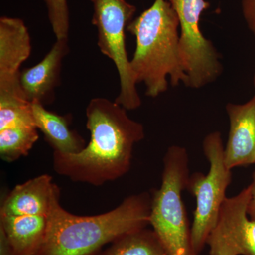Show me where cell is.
I'll return each instance as SVG.
<instances>
[{"label":"cell","mask_w":255,"mask_h":255,"mask_svg":"<svg viewBox=\"0 0 255 255\" xmlns=\"http://www.w3.org/2000/svg\"><path fill=\"white\" fill-rule=\"evenodd\" d=\"M90 140L77 154L53 151V169L74 182L100 187L130 170L135 144L145 136L143 125L114 101L95 97L86 108Z\"/></svg>","instance_id":"1"},{"label":"cell","mask_w":255,"mask_h":255,"mask_svg":"<svg viewBox=\"0 0 255 255\" xmlns=\"http://www.w3.org/2000/svg\"><path fill=\"white\" fill-rule=\"evenodd\" d=\"M60 189L54 184L44 241L36 255H99L102 248L124 235L150 225L152 195L128 196L105 214L81 216L60 204Z\"/></svg>","instance_id":"2"},{"label":"cell","mask_w":255,"mask_h":255,"mask_svg":"<svg viewBox=\"0 0 255 255\" xmlns=\"http://www.w3.org/2000/svg\"><path fill=\"white\" fill-rule=\"evenodd\" d=\"M179 22L167 0H155L148 9L134 18L127 31L136 39L130 67L136 83H143L146 95L155 97L172 86H187L188 77L179 57Z\"/></svg>","instance_id":"3"},{"label":"cell","mask_w":255,"mask_h":255,"mask_svg":"<svg viewBox=\"0 0 255 255\" xmlns=\"http://www.w3.org/2000/svg\"><path fill=\"white\" fill-rule=\"evenodd\" d=\"M189 176L187 149L170 146L164 156L161 186L151 194L150 216V225L168 255H199L182 196Z\"/></svg>","instance_id":"4"},{"label":"cell","mask_w":255,"mask_h":255,"mask_svg":"<svg viewBox=\"0 0 255 255\" xmlns=\"http://www.w3.org/2000/svg\"><path fill=\"white\" fill-rule=\"evenodd\" d=\"M203 150L209 161V173L195 172L189 176L187 189L196 198L194 221L191 226L193 246L198 255L206 245L226 200V190L232 182V172L224 162L221 133L211 132L203 141Z\"/></svg>","instance_id":"5"},{"label":"cell","mask_w":255,"mask_h":255,"mask_svg":"<svg viewBox=\"0 0 255 255\" xmlns=\"http://www.w3.org/2000/svg\"><path fill=\"white\" fill-rule=\"evenodd\" d=\"M93 6L92 23L97 30L101 53L115 65L120 80V92L115 102L126 110H137L142 100L137 92L126 48L127 26L136 7L126 0H90Z\"/></svg>","instance_id":"6"},{"label":"cell","mask_w":255,"mask_h":255,"mask_svg":"<svg viewBox=\"0 0 255 255\" xmlns=\"http://www.w3.org/2000/svg\"><path fill=\"white\" fill-rule=\"evenodd\" d=\"M179 22V52L188 77L187 87L199 89L216 81L223 72L221 56L199 26L201 14L209 9L206 0H168Z\"/></svg>","instance_id":"7"},{"label":"cell","mask_w":255,"mask_h":255,"mask_svg":"<svg viewBox=\"0 0 255 255\" xmlns=\"http://www.w3.org/2000/svg\"><path fill=\"white\" fill-rule=\"evenodd\" d=\"M250 194L226 198L207 238L210 255H255V221L248 219Z\"/></svg>","instance_id":"8"},{"label":"cell","mask_w":255,"mask_h":255,"mask_svg":"<svg viewBox=\"0 0 255 255\" xmlns=\"http://www.w3.org/2000/svg\"><path fill=\"white\" fill-rule=\"evenodd\" d=\"M69 52L68 39L56 40L41 61L21 71L20 85L30 103L46 106L54 102L55 90L61 80L63 60Z\"/></svg>","instance_id":"9"},{"label":"cell","mask_w":255,"mask_h":255,"mask_svg":"<svg viewBox=\"0 0 255 255\" xmlns=\"http://www.w3.org/2000/svg\"><path fill=\"white\" fill-rule=\"evenodd\" d=\"M226 110L230 129L225 164L231 170L255 164V95L242 105L228 103Z\"/></svg>","instance_id":"10"},{"label":"cell","mask_w":255,"mask_h":255,"mask_svg":"<svg viewBox=\"0 0 255 255\" xmlns=\"http://www.w3.org/2000/svg\"><path fill=\"white\" fill-rule=\"evenodd\" d=\"M31 36L21 18H0V90L19 86L22 64L30 57Z\"/></svg>","instance_id":"11"},{"label":"cell","mask_w":255,"mask_h":255,"mask_svg":"<svg viewBox=\"0 0 255 255\" xmlns=\"http://www.w3.org/2000/svg\"><path fill=\"white\" fill-rule=\"evenodd\" d=\"M54 182L49 174H42L18 184L3 199L0 215L47 216Z\"/></svg>","instance_id":"12"},{"label":"cell","mask_w":255,"mask_h":255,"mask_svg":"<svg viewBox=\"0 0 255 255\" xmlns=\"http://www.w3.org/2000/svg\"><path fill=\"white\" fill-rule=\"evenodd\" d=\"M35 125L44 135L53 150L65 154L81 152L87 143L76 130L70 128V115L61 116L47 110L45 106L32 103Z\"/></svg>","instance_id":"13"},{"label":"cell","mask_w":255,"mask_h":255,"mask_svg":"<svg viewBox=\"0 0 255 255\" xmlns=\"http://www.w3.org/2000/svg\"><path fill=\"white\" fill-rule=\"evenodd\" d=\"M0 227L15 255H36L46 236L47 216L0 215Z\"/></svg>","instance_id":"14"},{"label":"cell","mask_w":255,"mask_h":255,"mask_svg":"<svg viewBox=\"0 0 255 255\" xmlns=\"http://www.w3.org/2000/svg\"><path fill=\"white\" fill-rule=\"evenodd\" d=\"M99 255H168L153 230H137L116 240Z\"/></svg>","instance_id":"15"},{"label":"cell","mask_w":255,"mask_h":255,"mask_svg":"<svg viewBox=\"0 0 255 255\" xmlns=\"http://www.w3.org/2000/svg\"><path fill=\"white\" fill-rule=\"evenodd\" d=\"M39 138L35 126H16L0 130V157L12 162L28 155Z\"/></svg>","instance_id":"16"},{"label":"cell","mask_w":255,"mask_h":255,"mask_svg":"<svg viewBox=\"0 0 255 255\" xmlns=\"http://www.w3.org/2000/svg\"><path fill=\"white\" fill-rule=\"evenodd\" d=\"M16 126L36 127L31 103L22 90L0 92V130Z\"/></svg>","instance_id":"17"},{"label":"cell","mask_w":255,"mask_h":255,"mask_svg":"<svg viewBox=\"0 0 255 255\" xmlns=\"http://www.w3.org/2000/svg\"><path fill=\"white\" fill-rule=\"evenodd\" d=\"M46 3L48 17L56 40L68 39L70 12L68 0H43Z\"/></svg>","instance_id":"18"},{"label":"cell","mask_w":255,"mask_h":255,"mask_svg":"<svg viewBox=\"0 0 255 255\" xmlns=\"http://www.w3.org/2000/svg\"><path fill=\"white\" fill-rule=\"evenodd\" d=\"M242 11L248 28L255 36V0H242Z\"/></svg>","instance_id":"19"},{"label":"cell","mask_w":255,"mask_h":255,"mask_svg":"<svg viewBox=\"0 0 255 255\" xmlns=\"http://www.w3.org/2000/svg\"><path fill=\"white\" fill-rule=\"evenodd\" d=\"M0 255H15L4 230L0 227Z\"/></svg>","instance_id":"20"},{"label":"cell","mask_w":255,"mask_h":255,"mask_svg":"<svg viewBox=\"0 0 255 255\" xmlns=\"http://www.w3.org/2000/svg\"><path fill=\"white\" fill-rule=\"evenodd\" d=\"M250 186L251 188V195L248 205V215L252 221H255V171L253 172Z\"/></svg>","instance_id":"21"},{"label":"cell","mask_w":255,"mask_h":255,"mask_svg":"<svg viewBox=\"0 0 255 255\" xmlns=\"http://www.w3.org/2000/svg\"><path fill=\"white\" fill-rule=\"evenodd\" d=\"M253 85H254V87L255 88V73L254 75V77H253Z\"/></svg>","instance_id":"22"}]
</instances>
